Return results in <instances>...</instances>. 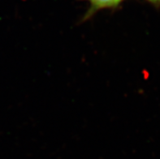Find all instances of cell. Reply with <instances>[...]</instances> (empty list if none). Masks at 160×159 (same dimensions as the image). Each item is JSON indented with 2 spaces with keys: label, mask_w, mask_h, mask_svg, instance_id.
I'll return each mask as SVG.
<instances>
[{
  "label": "cell",
  "mask_w": 160,
  "mask_h": 159,
  "mask_svg": "<svg viewBox=\"0 0 160 159\" xmlns=\"http://www.w3.org/2000/svg\"><path fill=\"white\" fill-rule=\"evenodd\" d=\"M89 2V7L84 16L83 20H89L93 15L104 9H116L124 0H85Z\"/></svg>",
  "instance_id": "6da1fadb"
},
{
  "label": "cell",
  "mask_w": 160,
  "mask_h": 159,
  "mask_svg": "<svg viewBox=\"0 0 160 159\" xmlns=\"http://www.w3.org/2000/svg\"><path fill=\"white\" fill-rule=\"evenodd\" d=\"M146 1L150 2V3L153 4L154 6H160V0H146Z\"/></svg>",
  "instance_id": "7a4b0ae2"
}]
</instances>
